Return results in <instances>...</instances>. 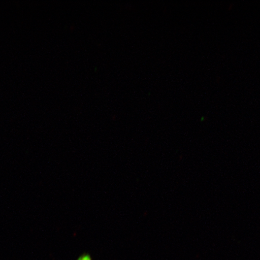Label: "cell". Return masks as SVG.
Segmentation results:
<instances>
[{
  "instance_id": "obj_1",
  "label": "cell",
  "mask_w": 260,
  "mask_h": 260,
  "mask_svg": "<svg viewBox=\"0 0 260 260\" xmlns=\"http://www.w3.org/2000/svg\"><path fill=\"white\" fill-rule=\"evenodd\" d=\"M77 260H92V258L88 253H84V254L80 256Z\"/></svg>"
}]
</instances>
